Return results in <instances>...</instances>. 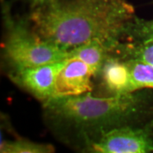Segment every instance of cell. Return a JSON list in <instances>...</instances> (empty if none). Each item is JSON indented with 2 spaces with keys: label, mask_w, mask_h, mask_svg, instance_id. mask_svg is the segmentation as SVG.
Here are the masks:
<instances>
[{
  "label": "cell",
  "mask_w": 153,
  "mask_h": 153,
  "mask_svg": "<svg viewBox=\"0 0 153 153\" xmlns=\"http://www.w3.org/2000/svg\"><path fill=\"white\" fill-rule=\"evenodd\" d=\"M26 16L43 41L70 51L100 41L114 51L135 15L125 0H32Z\"/></svg>",
  "instance_id": "obj_1"
},
{
  "label": "cell",
  "mask_w": 153,
  "mask_h": 153,
  "mask_svg": "<svg viewBox=\"0 0 153 153\" xmlns=\"http://www.w3.org/2000/svg\"><path fill=\"white\" fill-rule=\"evenodd\" d=\"M149 106L138 91L95 97L91 92L57 97L43 103L48 128L62 142L85 150L103 133L144 116Z\"/></svg>",
  "instance_id": "obj_2"
},
{
  "label": "cell",
  "mask_w": 153,
  "mask_h": 153,
  "mask_svg": "<svg viewBox=\"0 0 153 153\" xmlns=\"http://www.w3.org/2000/svg\"><path fill=\"white\" fill-rule=\"evenodd\" d=\"M5 38L3 45L4 60L11 70L48 64L70 58L69 51L40 38L30 27L27 18H16L8 4L4 5Z\"/></svg>",
  "instance_id": "obj_3"
},
{
  "label": "cell",
  "mask_w": 153,
  "mask_h": 153,
  "mask_svg": "<svg viewBox=\"0 0 153 153\" xmlns=\"http://www.w3.org/2000/svg\"><path fill=\"white\" fill-rule=\"evenodd\" d=\"M153 121L143 127L126 125L103 133L85 150L98 153L153 152Z\"/></svg>",
  "instance_id": "obj_4"
},
{
  "label": "cell",
  "mask_w": 153,
  "mask_h": 153,
  "mask_svg": "<svg viewBox=\"0 0 153 153\" xmlns=\"http://www.w3.org/2000/svg\"><path fill=\"white\" fill-rule=\"evenodd\" d=\"M112 55L153 65V19L135 16L126 25Z\"/></svg>",
  "instance_id": "obj_5"
},
{
  "label": "cell",
  "mask_w": 153,
  "mask_h": 153,
  "mask_svg": "<svg viewBox=\"0 0 153 153\" xmlns=\"http://www.w3.org/2000/svg\"><path fill=\"white\" fill-rule=\"evenodd\" d=\"M68 59L42 65L11 70L9 78L42 104L54 97L57 76Z\"/></svg>",
  "instance_id": "obj_6"
},
{
  "label": "cell",
  "mask_w": 153,
  "mask_h": 153,
  "mask_svg": "<svg viewBox=\"0 0 153 153\" xmlns=\"http://www.w3.org/2000/svg\"><path fill=\"white\" fill-rule=\"evenodd\" d=\"M94 77L92 70L85 62L76 58H69L57 76L53 97L91 92Z\"/></svg>",
  "instance_id": "obj_7"
},
{
  "label": "cell",
  "mask_w": 153,
  "mask_h": 153,
  "mask_svg": "<svg viewBox=\"0 0 153 153\" xmlns=\"http://www.w3.org/2000/svg\"><path fill=\"white\" fill-rule=\"evenodd\" d=\"M96 77L107 96L133 92L131 89V73L126 60L111 55L101 67Z\"/></svg>",
  "instance_id": "obj_8"
},
{
  "label": "cell",
  "mask_w": 153,
  "mask_h": 153,
  "mask_svg": "<svg viewBox=\"0 0 153 153\" xmlns=\"http://www.w3.org/2000/svg\"><path fill=\"white\" fill-rule=\"evenodd\" d=\"M113 50L100 41H91L69 51L70 58H76L85 62L90 67L95 77L101 67L111 55Z\"/></svg>",
  "instance_id": "obj_9"
},
{
  "label": "cell",
  "mask_w": 153,
  "mask_h": 153,
  "mask_svg": "<svg viewBox=\"0 0 153 153\" xmlns=\"http://www.w3.org/2000/svg\"><path fill=\"white\" fill-rule=\"evenodd\" d=\"M126 61L130 68L131 91L142 89H153V65L139 61Z\"/></svg>",
  "instance_id": "obj_10"
},
{
  "label": "cell",
  "mask_w": 153,
  "mask_h": 153,
  "mask_svg": "<svg viewBox=\"0 0 153 153\" xmlns=\"http://www.w3.org/2000/svg\"><path fill=\"white\" fill-rule=\"evenodd\" d=\"M0 150L1 153H52L55 152V148L51 144L16 139L3 141Z\"/></svg>",
  "instance_id": "obj_11"
},
{
  "label": "cell",
  "mask_w": 153,
  "mask_h": 153,
  "mask_svg": "<svg viewBox=\"0 0 153 153\" xmlns=\"http://www.w3.org/2000/svg\"><path fill=\"white\" fill-rule=\"evenodd\" d=\"M29 1H32V0H29Z\"/></svg>",
  "instance_id": "obj_12"
}]
</instances>
